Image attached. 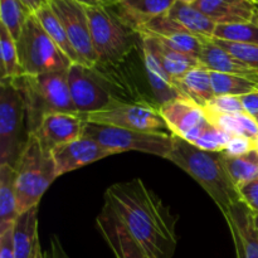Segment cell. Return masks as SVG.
Returning a JSON list of instances; mask_svg holds the SVG:
<instances>
[{"mask_svg":"<svg viewBox=\"0 0 258 258\" xmlns=\"http://www.w3.org/2000/svg\"><path fill=\"white\" fill-rule=\"evenodd\" d=\"M105 203L149 258H173L178 243L176 217L141 179L111 185Z\"/></svg>","mask_w":258,"mask_h":258,"instance_id":"6da1fadb","label":"cell"},{"mask_svg":"<svg viewBox=\"0 0 258 258\" xmlns=\"http://www.w3.org/2000/svg\"><path fill=\"white\" fill-rule=\"evenodd\" d=\"M166 160L175 164L197 180L218 206L222 214H226L233 204L241 201L238 189L223 165L222 151L202 150L184 139L173 135V149Z\"/></svg>","mask_w":258,"mask_h":258,"instance_id":"7a4b0ae2","label":"cell"},{"mask_svg":"<svg viewBox=\"0 0 258 258\" xmlns=\"http://www.w3.org/2000/svg\"><path fill=\"white\" fill-rule=\"evenodd\" d=\"M13 81L24 98L30 135L38 130L43 117L48 113L63 112L80 115L71 96L67 71L37 76L23 75Z\"/></svg>","mask_w":258,"mask_h":258,"instance_id":"3957f363","label":"cell"},{"mask_svg":"<svg viewBox=\"0 0 258 258\" xmlns=\"http://www.w3.org/2000/svg\"><path fill=\"white\" fill-rule=\"evenodd\" d=\"M15 190L19 214L38 206L45 190L58 178L52 153L48 151L34 135H30L29 141L15 165Z\"/></svg>","mask_w":258,"mask_h":258,"instance_id":"277c9868","label":"cell"},{"mask_svg":"<svg viewBox=\"0 0 258 258\" xmlns=\"http://www.w3.org/2000/svg\"><path fill=\"white\" fill-rule=\"evenodd\" d=\"M30 134L24 98L14 81L5 78L0 85V165L15 168Z\"/></svg>","mask_w":258,"mask_h":258,"instance_id":"5b68a950","label":"cell"},{"mask_svg":"<svg viewBox=\"0 0 258 258\" xmlns=\"http://www.w3.org/2000/svg\"><path fill=\"white\" fill-rule=\"evenodd\" d=\"M19 63L24 75L66 72L72 64L55 45L34 14L29 17L17 40Z\"/></svg>","mask_w":258,"mask_h":258,"instance_id":"8992f818","label":"cell"},{"mask_svg":"<svg viewBox=\"0 0 258 258\" xmlns=\"http://www.w3.org/2000/svg\"><path fill=\"white\" fill-rule=\"evenodd\" d=\"M93 47L98 63H118L130 53L134 32L121 20L112 7L86 8Z\"/></svg>","mask_w":258,"mask_h":258,"instance_id":"52a82bcc","label":"cell"},{"mask_svg":"<svg viewBox=\"0 0 258 258\" xmlns=\"http://www.w3.org/2000/svg\"><path fill=\"white\" fill-rule=\"evenodd\" d=\"M82 136L92 139L113 154L140 151L168 159L173 149V135L165 133H145L87 121Z\"/></svg>","mask_w":258,"mask_h":258,"instance_id":"ba28073f","label":"cell"},{"mask_svg":"<svg viewBox=\"0 0 258 258\" xmlns=\"http://www.w3.org/2000/svg\"><path fill=\"white\" fill-rule=\"evenodd\" d=\"M71 96L80 115L97 112L108 107L113 98L110 85L95 67L82 63H72L67 71Z\"/></svg>","mask_w":258,"mask_h":258,"instance_id":"9c48e42d","label":"cell"},{"mask_svg":"<svg viewBox=\"0 0 258 258\" xmlns=\"http://www.w3.org/2000/svg\"><path fill=\"white\" fill-rule=\"evenodd\" d=\"M87 122L105 123L145 133H163L168 128L160 111L143 103H125L115 100L108 107L83 115Z\"/></svg>","mask_w":258,"mask_h":258,"instance_id":"30bf717a","label":"cell"},{"mask_svg":"<svg viewBox=\"0 0 258 258\" xmlns=\"http://www.w3.org/2000/svg\"><path fill=\"white\" fill-rule=\"evenodd\" d=\"M49 5L64 27L81 63L88 67L98 64L86 7L75 0H52Z\"/></svg>","mask_w":258,"mask_h":258,"instance_id":"8fae6325","label":"cell"},{"mask_svg":"<svg viewBox=\"0 0 258 258\" xmlns=\"http://www.w3.org/2000/svg\"><path fill=\"white\" fill-rule=\"evenodd\" d=\"M138 34L158 38L171 49L196 58H199L204 43L203 39L189 33L185 28L171 19L168 13L144 25Z\"/></svg>","mask_w":258,"mask_h":258,"instance_id":"7c38bea8","label":"cell"},{"mask_svg":"<svg viewBox=\"0 0 258 258\" xmlns=\"http://www.w3.org/2000/svg\"><path fill=\"white\" fill-rule=\"evenodd\" d=\"M86 120L77 113L53 112L43 117L42 123L33 135L52 153L55 148L82 138Z\"/></svg>","mask_w":258,"mask_h":258,"instance_id":"4fadbf2b","label":"cell"},{"mask_svg":"<svg viewBox=\"0 0 258 258\" xmlns=\"http://www.w3.org/2000/svg\"><path fill=\"white\" fill-rule=\"evenodd\" d=\"M96 226L116 258H149L108 204H103Z\"/></svg>","mask_w":258,"mask_h":258,"instance_id":"5bb4252c","label":"cell"},{"mask_svg":"<svg viewBox=\"0 0 258 258\" xmlns=\"http://www.w3.org/2000/svg\"><path fill=\"white\" fill-rule=\"evenodd\" d=\"M223 216L231 231L237 258H258V231L253 212L239 201Z\"/></svg>","mask_w":258,"mask_h":258,"instance_id":"9a60e30c","label":"cell"},{"mask_svg":"<svg viewBox=\"0 0 258 258\" xmlns=\"http://www.w3.org/2000/svg\"><path fill=\"white\" fill-rule=\"evenodd\" d=\"M111 155H115V154L108 149L103 148L92 139L85 138V136L78 140L58 146L52 151L58 176L77 170L82 166L96 163Z\"/></svg>","mask_w":258,"mask_h":258,"instance_id":"2e32d148","label":"cell"},{"mask_svg":"<svg viewBox=\"0 0 258 258\" xmlns=\"http://www.w3.org/2000/svg\"><path fill=\"white\" fill-rule=\"evenodd\" d=\"M159 111L171 134L181 139L208 122L203 107L184 97L164 103Z\"/></svg>","mask_w":258,"mask_h":258,"instance_id":"e0dca14e","label":"cell"},{"mask_svg":"<svg viewBox=\"0 0 258 258\" xmlns=\"http://www.w3.org/2000/svg\"><path fill=\"white\" fill-rule=\"evenodd\" d=\"M194 7L217 25L252 22L258 17V5L251 0H198Z\"/></svg>","mask_w":258,"mask_h":258,"instance_id":"ac0fdd59","label":"cell"},{"mask_svg":"<svg viewBox=\"0 0 258 258\" xmlns=\"http://www.w3.org/2000/svg\"><path fill=\"white\" fill-rule=\"evenodd\" d=\"M198 59L202 67L207 68L211 72L239 76L252 81L258 86V70L252 68L251 66L246 64L241 59L232 55L231 53L214 43L213 39L204 40Z\"/></svg>","mask_w":258,"mask_h":258,"instance_id":"d6986e66","label":"cell"},{"mask_svg":"<svg viewBox=\"0 0 258 258\" xmlns=\"http://www.w3.org/2000/svg\"><path fill=\"white\" fill-rule=\"evenodd\" d=\"M176 0H120L112 7L127 27L138 33L155 18L166 14Z\"/></svg>","mask_w":258,"mask_h":258,"instance_id":"ffe728a7","label":"cell"},{"mask_svg":"<svg viewBox=\"0 0 258 258\" xmlns=\"http://www.w3.org/2000/svg\"><path fill=\"white\" fill-rule=\"evenodd\" d=\"M140 38L143 48L155 55L161 67L173 80H179L186 72L201 66L198 58L176 52L164 44L158 38L151 37V35H140Z\"/></svg>","mask_w":258,"mask_h":258,"instance_id":"44dd1931","label":"cell"},{"mask_svg":"<svg viewBox=\"0 0 258 258\" xmlns=\"http://www.w3.org/2000/svg\"><path fill=\"white\" fill-rule=\"evenodd\" d=\"M13 229L14 258H37L42 249L38 238V206L20 213Z\"/></svg>","mask_w":258,"mask_h":258,"instance_id":"7402d4cb","label":"cell"},{"mask_svg":"<svg viewBox=\"0 0 258 258\" xmlns=\"http://www.w3.org/2000/svg\"><path fill=\"white\" fill-rule=\"evenodd\" d=\"M174 82L181 97L193 101L201 107H206L216 96L212 86L211 71L202 66L193 68L181 78L174 80Z\"/></svg>","mask_w":258,"mask_h":258,"instance_id":"603a6c76","label":"cell"},{"mask_svg":"<svg viewBox=\"0 0 258 258\" xmlns=\"http://www.w3.org/2000/svg\"><path fill=\"white\" fill-rule=\"evenodd\" d=\"M168 15L185 28L189 33L201 39L209 40L214 38L217 24L194 5L175 2L168 12Z\"/></svg>","mask_w":258,"mask_h":258,"instance_id":"cb8c5ba5","label":"cell"},{"mask_svg":"<svg viewBox=\"0 0 258 258\" xmlns=\"http://www.w3.org/2000/svg\"><path fill=\"white\" fill-rule=\"evenodd\" d=\"M15 179V168L8 164L0 165V233L12 228L19 217Z\"/></svg>","mask_w":258,"mask_h":258,"instance_id":"d4e9b609","label":"cell"},{"mask_svg":"<svg viewBox=\"0 0 258 258\" xmlns=\"http://www.w3.org/2000/svg\"><path fill=\"white\" fill-rule=\"evenodd\" d=\"M143 53L149 83H150L156 98L160 101L161 105L176 100V98H180L181 96L179 91L176 90L175 82L165 72V70L161 67V64L158 62L155 55L149 52L148 49H145V48H143Z\"/></svg>","mask_w":258,"mask_h":258,"instance_id":"484cf974","label":"cell"},{"mask_svg":"<svg viewBox=\"0 0 258 258\" xmlns=\"http://www.w3.org/2000/svg\"><path fill=\"white\" fill-rule=\"evenodd\" d=\"M204 110V108H203ZM207 118L212 125L231 136H244L256 140L258 136V123L254 117L246 112L239 113H214L204 110Z\"/></svg>","mask_w":258,"mask_h":258,"instance_id":"4316f807","label":"cell"},{"mask_svg":"<svg viewBox=\"0 0 258 258\" xmlns=\"http://www.w3.org/2000/svg\"><path fill=\"white\" fill-rule=\"evenodd\" d=\"M37 19L44 28L47 34L49 35L50 39L55 43L58 48L64 53L66 57L71 60L72 63H81L80 58H78L77 53H76L75 48H73L72 43H71L70 38H68L67 33H66L64 27L60 23L59 18L54 13L50 5L42 8L38 12L34 13Z\"/></svg>","mask_w":258,"mask_h":258,"instance_id":"83f0119b","label":"cell"},{"mask_svg":"<svg viewBox=\"0 0 258 258\" xmlns=\"http://www.w3.org/2000/svg\"><path fill=\"white\" fill-rule=\"evenodd\" d=\"M222 161L227 174L237 189L258 178V150H253L238 158L227 156L222 151Z\"/></svg>","mask_w":258,"mask_h":258,"instance_id":"f1b7e54d","label":"cell"},{"mask_svg":"<svg viewBox=\"0 0 258 258\" xmlns=\"http://www.w3.org/2000/svg\"><path fill=\"white\" fill-rule=\"evenodd\" d=\"M32 14L22 0H0V24L7 28L15 40Z\"/></svg>","mask_w":258,"mask_h":258,"instance_id":"f546056e","label":"cell"},{"mask_svg":"<svg viewBox=\"0 0 258 258\" xmlns=\"http://www.w3.org/2000/svg\"><path fill=\"white\" fill-rule=\"evenodd\" d=\"M212 86L216 96H241L258 91V86L247 78L227 73L211 72Z\"/></svg>","mask_w":258,"mask_h":258,"instance_id":"4dcf8cb0","label":"cell"},{"mask_svg":"<svg viewBox=\"0 0 258 258\" xmlns=\"http://www.w3.org/2000/svg\"><path fill=\"white\" fill-rule=\"evenodd\" d=\"M0 57H2V80L20 77L24 75L18 57L17 42L7 28L0 24Z\"/></svg>","mask_w":258,"mask_h":258,"instance_id":"1f68e13d","label":"cell"},{"mask_svg":"<svg viewBox=\"0 0 258 258\" xmlns=\"http://www.w3.org/2000/svg\"><path fill=\"white\" fill-rule=\"evenodd\" d=\"M214 38L228 42L258 45V17L252 22L217 25Z\"/></svg>","mask_w":258,"mask_h":258,"instance_id":"d6a6232c","label":"cell"},{"mask_svg":"<svg viewBox=\"0 0 258 258\" xmlns=\"http://www.w3.org/2000/svg\"><path fill=\"white\" fill-rule=\"evenodd\" d=\"M231 138V135H228L227 133L219 130L218 127L208 122L206 127L203 128V131H202L199 139L194 144V146L202 149V150L218 153V151L224 150Z\"/></svg>","mask_w":258,"mask_h":258,"instance_id":"836d02e7","label":"cell"},{"mask_svg":"<svg viewBox=\"0 0 258 258\" xmlns=\"http://www.w3.org/2000/svg\"><path fill=\"white\" fill-rule=\"evenodd\" d=\"M214 43L226 49L227 52L231 53L232 55L237 57L244 62L246 64L251 66L252 68L258 70V45L243 44V43H234L228 42V40H221L213 38Z\"/></svg>","mask_w":258,"mask_h":258,"instance_id":"e575fe53","label":"cell"},{"mask_svg":"<svg viewBox=\"0 0 258 258\" xmlns=\"http://www.w3.org/2000/svg\"><path fill=\"white\" fill-rule=\"evenodd\" d=\"M204 110L214 113H239L244 112L241 97L237 96H214Z\"/></svg>","mask_w":258,"mask_h":258,"instance_id":"d590c367","label":"cell"},{"mask_svg":"<svg viewBox=\"0 0 258 258\" xmlns=\"http://www.w3.org/2000/svg\"><path fill=\"white\" fill-rule=\"evenodd\" d=\"M253 150H257L253 139L244 138V136H232L231 140L224 148L223 153L231 158H238V156H243Z\"/></svg>","mask_w":258,"mask_h":258,"instance_id":"8d00e7d4","label":"cell"},{"mask_svg":"<svg viewBox=\"0 0 258 258\" xmlns=\"http://www.w3.org/2000/svg\"><path fill=\"white\" fill-rule=\"evenodd\" d=\"M238 193L241 197V201L254 214H258V178L241 186L238 189Z\"/></svg>","mask_w":258,"mask_h":258,"instance_id":"74e56055","label":"cell"},{"mask_svg":"<svg viewBox=\"0 0 258 258\" xmlns=\"http://www.w3.org/2000/svg\"><path fill=\"white\" fill-rule=\"evenodd\" d=\"M14 226L0 233V258H14Z\"/></svg>","mask_w":258,"mask_h":258,"instance_id":"f35d334b","label":"cell"},{"mask_svg":"<svg viewBox=\"0 0 258 258\" xmlns=\"http://www.w3.org/2000/svg\"><path fill=\"white\" fill-rule=\"evenodd\" d=\"M241 101L242 105H243L244 112L248 113L252 117L258 115V91L241 96Z\"/></svg>","mask_w":258,"mask_h":258,"instance_id":"ab89813d","label":"cell"},{"mask_svg":"<svg viewBox=\"0 0 258 258\" xmlns=\"http://www.w3.org/2000/svg\"><path fill=\"white\" fill-rule=\"evenodd\" d=\"M45 256H47V258H71L68 256L67 252H66V249L63 248V244L60 242V239L55 234L50 237L49 252Z\"/></svg>","mask_w":258,"mask_h":258,"instance_id":"60d3db41","label":"cell"},{"mask_svg":"<svg viewBox=\"0 0 258 258\" xmlns=\"http://www.w3.org/2000/svg\"><path fill=\"white\" fill-rule=\"evenodd\" d=\"M80 3L86 8H96V7H113L117 4L120 0H75Z\"/></svg>","mask_w":258,"mask_h":258,"instance_id":"b9f144b4","label":"cell"},{"mask_svg":"<svg viewBox=\"0 0 258 258\" xmlns=\"http://www.w3.org/2000/svg\"><path fill=\"white\" fill-rule=\"evenodd\" d=\"M22 2L24 3V4L29 8L30 12L34 14V13L38 12L39 9L49 5L52 0H22Z\"/></svg>","mask_w":258,"mask_h":258,"instance_id":"7bdbcfd3","label":"cell"},{"mask_svg":"<svg viewBox=\"0 0 258 258\" xmlns=\"http://www.w3.org/2000/svg\"><path fill=\"white\" fill-rule=\"evenodd\" d=\"M176 2L184 3V4H189V5H194L198 0H176Z\"/></svg>","mask_w":258,"mask_h":258,"instance_id":"ee69618b","label":"cell"},{"mask_svg":"<svg viewBox=\"0 0 258 258\" xmlns=\"http://www.w3.org/2000/svg\"><path fill=\"white\" fill-rule=\"evenodd\" d=\"M37 258H47V256H45V254L42 252V249H40L39 253H38V257Z\"/></svg>","mask_w":258,"mask_h":258,"instance_id":"f6af8a7d","label":"cell"},{"mask_svg":"<svg viewBox=\"0 0 258 258\" xmlns=\"http://www.w3.org/2000/svg\"><path fill=\"white\" fill-rule=\"evenodd\" d=\"M254 222H256V227L258 231V214H254Z\"/></svg>","mask_w":258,"mask_h":258,"instance_id":"bcb514c9","label":"cell"},{"mask_svg":"<svg viewBox=\"0 0 258 258\" xmlns=\"http://www.w3.org/2000/svg\"><path fill=\"white\" fill-rule=\"evenodd\" d=\"M254 143H256V149L258 150V136H257V139L256 140H254Z\"/></svg>","mask_w":258,"mask_h":258,"instance_id":"7dc6e473","label":"cell"},{"mask_svg":"<svg viewBox=\"0 0 258 258\" xmlns=\"http://www.w3.org/2000/svg\"><path fill=\"white\" fill-rule=\"evenodd\" d=\"M254 120H256V121H257V123H258V115L254 116Z\"/></svg>","mask_w":258,"mask_h":258,"instance_id":"c3c4849f","label":"cell"},{"mask_svg":"<svg viewBox=\"0 0 258 258\" xmlns=\"http://www.w3.org/2000/svg\"><path fill=\"white\" fill-rule=\"evenodd\" d=\"M251 2H253V3H256V4H258V0H251Z\"/></svg>","mask_w":258,"mask_h":258,"instance_id":"681fc988","label":"cell"},{"mask_svg":"<svg viewBox=\"0 0 258 258\" xmlns=\"http://www.w3.org/2000/svg\"><path fill=\"white\" fill-rule=\"evenodd\" d=\"M257 5H258V4H257Z\"/></svg>","mask_w":258,"mask_h":258,"instance_id":"f907efd6","label":"cell"}]
</instances>
